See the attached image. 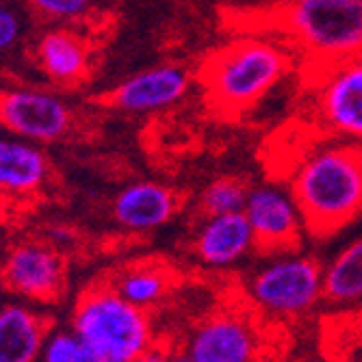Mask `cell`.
<instances>
[{"label": "cell", "mask_w": 362, "mask_h": 362, "mask_svg": "<svg viewBox=\"0 0 362 362\" xmlns=\"http://www.w3.org/2000/svg\"><path fill=\"white\" fill-rule=\"evenodd\" d=\"M223 26L233 35L278 37L300 57L302 72L362 54V0H267V5L228 9Z\"/></svg>", "instance_id": "1"}, {"label": "cell", "mask_w": 362, "mask_h": 362, "mask_svg": "<svg viewBox=\"0 0 362 362\" xmlns=\"http://www.w3.org/2000/svg\"><path fill=\"white\" fill-rule=\"evenodd\" d=\"M300 65L295 50L272 35L237 33L197 65L195 81L206 109L223 122L254 111Z\"/></svg>", "instance_id": "2"}, {"label": "cell", "mask_w": 362, "mask_h": 362, "mask_svg": "<svg viewBox=\"0 0 362 362\" xmlns=\"http://www.w3.org/2000/svg\"><path fill=\"white\" fill-rule=\"evenodd\" d=\"M286 187L306 235L332 239L362 215V144L327 137L295 163Z\"/></svg>", "instance_id": "3"}, {"label": "cell", "mask_w": 362, "mask_h": 362, "mask_svg": "<svg viewBox=\"0 0 362 362\" xmlns=\"http://www.w3.org/2000/svg\"><path fill=\"white\" fill-rule=\"evenodd\" d=\"M72 330L89 362H137L154 343L148 310L126 302L111 284L87 288L72 315Z\"/></svg>", "instance_id": "4"}, {"label": "cell", "mask_w": 362, "mask_h": 362, "mask_svg": "<svg viewBox=\"0 0 362 362\" xmlns=\"http://www.w3.org/2000/svg\"><path fill=\"white\" fill-rule=\"evenodd\" d=\"M247 295L267 315H306L323 300V265L300 252L272 256L247 280Z\"/></svg>", "instance_id": "5"}, {"label": "cell", "mask_w": 362, "mask_h": 362, "mask_svg": "<svg viewBox=\"0 0 362 362\" xmlns=\"http://www.w3.org/2000/svg\"><path fill=\"white\" fill-rule=\"evenodd\" d=\"M306 109L327 137L362 144V54L306 72Z\"/></svg>", "instance_id": "6"}, {"label": "cell", "mask_w": 362, "mask_h": 362, "mask_svg": "<svg viewBox=\"0 0 362 362\" xmlns=\"http://www.w3.org/2000/svg\"><path fill=\"white\" fill-rule=\"evenodd\" d=\"M243 215L250 221L256 254L260 256L300 252L304 239L308 237L302 213L288 187L274 182L252 185Z\"/></svg>", "instance_id": "7"}, {"label": "cell", "mask_w": 362, "mask_h": 362, "mask_svg": "<svg viewBox=\"0 0 362 362\" xmlns=\"http://www.w3.org/2000/svg\"><path fill=\"white\" fill-rule=\"evenodd\" d=\"M72 111L57 93L0 89V128L26 141H57L72 128Z\"/></svg>", "instance_id": "8"}, {"label": "cell", "mask_w": 362, "mask_h": 362, "mask_svg": "<svg viewBox=\"0 0 362 362\" xmlns=\"http://www.w3.org/2000/svg\"><path fill=\"white\" fill-rule=\"evenodd\" d=\"M0 282L28 302H57L65 288V260L52 243L24 241L7 254Z\"/></svg>", "instance_id": "9"}, {"label": "cell", "mask_w": 362, "mask_h": 362, "mask_svg": "<svg viewBox=\"0 0 362 362\" xmlns=\"http://www.w3.org/2000/svg\"><path fill=\"white\" fill-rule=\"evenodd\" d=\"M191 74L178 63H163L119 83L107 98L113 109L144 115L170 109L191 89Z\"/></svg>", "instance_id": "10"}, {"label": "cell", "mask_w": 362, "mask_h": 362, "mask_svg": "<svg viewBox=\"0 0 362 362\" xmlns=\"http://www.w3.org/2000/svg\"><path fill=\"white\" fill-rule=\"evenodd\" d=\"M185 354L191 362H256V330L241 315L217 313L189 334Z\"/></svg>", "instance_id": "11"}, {"label": "cell", "mask_w": 362, "mask_h": 362, "mask_svg": "<svg viewBox=\"0 0 362 362\" xmlns=\"http://www.w3.org/2000/svg\"><path fill=\"white\" fill-rule=\"evenodd\" d=\"M191 252L197 262L209 269H228L256 252L254 233L247 217L241 213L200 217L195 228Z\"/></svg>", "instance_id": "12"}, {"label": "cell", "mask_w": 362, "mask_h": 362, "mask_svg": "<svg viewBox=\"0 0 362 362\" xmlns=\"http://www.w3.org/2000/svg\"><path fill=\"white\" fill-rule=\"evenodd\" d=\"M182 197L176 189L160 182H133L113 200L111 213L117 226L130 233H152L174 219Z\"/></svg>", "instance_id": "13"}, {"label": "cell", "mask_w": 362, "mask_h": 362, "mask_svg": "<svg viewBox=\"0 0 362 362\" xmlns=\"http://www.w3.org/2000/svg\"><path fill=\"white\" fill-rule=\"evenodd\" d=\"M48 319L24 304L0 306V362H37Z\"/></svg>", "instance_id": "14"}, {"label": "cell", "mask_w": 362, "mask_h": 362, "mask_svg": "<svg viewBox=\"0 0 362 362\" xmlns=\"http://www.w3.org/2000/svg\"><path fill=\"white\" fill-rule=\"evenodd\" d=\"M37 63L44 74L59 85H76L89 72V50L74 30H48L37 42Z\"/></svg>", "instance_id": "15"}, {"label": "cell", "mask_w": 362, "mask_h": 362, "mask_svg": "<svg viewBox=\"0 0 362 362\" xmlns=\"http://www.w3.org/2000/svg\"><path fill=\"white\" fill-rule=\"evenodd\" d=\"M48 178V158L20 137H0V193H30Z\"/></svg>", "instance_id": "16"}, {"label": "cell", "mask_w": 362, "mask_h": 362, "mask_svg": "<svg viewBox=\"0 0 362 362\" xmlns=\"http://www.w3.org/2000/svg\"><path fill=\"white\" fill-rule=\"evenodd\" d=\"M323 300L339 306L362 304V235L343 245L323 267Z\"/></svg>", "instance_id": "17"}, {"label": "cell", "mask_w": 362, "mask_h": 362, "mask_svg": "<svg viewBox=\"0 0 362 362\" xmlns=\"http://www.w3.org/2000/svg\"><path fill=\"white\" fill-rule=\"evenodd\" d=\"M111 286L126 302L148 310L165 300V295L170 293V286H172V278L160 267L141 265V267H130L122 272Z\"/></svg>", "instance_id": "18"}, {"label": "cell", "mask_w": 362, "mask_h": 362, "mask_svg": "<svg viewBox=\"0 0 362 362\" xmlns=\"http://www.w3.org/2000/svg\"><path fill=\"white\" fill-rule=\"evenodd\" d=\"M252 189V180L239 174H221L213 178L197 195V215L213 217V215H228L241 213Z\"/></svg>", "instance_id": "19"}, {"label": "cell", "mask_w": 362, "mask_h": 362, "mask_svg": "<svg viewBox=\"0 0 362 362\" xmlns=\"http://www.w3.org/2000/svg\"><path fill=\"white\" fill-rule=\"evenodd\" d=\"M40 362H89L83 341L74 330H57L46 337Z\"/></svg>", "instance_id": "20"}, {"label": "cell", "mask_w": 362, "mask_h": 362, "mask_svg": "<svg viewBox=\"0 0 362 362\" xmlns=\"http://www.w3.org/2000/svg\"><path fill=\"white\" fill-rule=\"evenodd\" d=\"M30 5L44 18L54 20L81 18L89 11V0H30Z\"/></svg>", "instance_id": "21"}, {"label": "cell", "mask_w": 362, "mask_h": 362, "mask_svg": "<svg viewBox=\"0 0 362 362\" xmlns=\"http://www.w3.org/2000/svg\"><path fill=\"white\" fill-rule=\"evenodd\" d=\"M22 35V18L7 5H0V52L16 46Z\"/></svg>", "instance_id": "22"}, {"label": "cell", "mask_w": 362, "mask_h": 362, "mask_svg": "<svg viewBox=\"0 0 362 362\" xmlns=\"http://www.w3.org/2000/svg\"><path fill=\"white\" fill-rule=\"evenodd\" d=\"M170 356H172V351H170L168 347L152 343L150 347H146V349L141 351V356L137 358V362H168Z\"/></svg>", "instance_id": "23"}, {"label": "cell", "mask_w": 362, "mask_h": 362, "mask_svg": "<svg viewBox=\"0 0 362 362\" xmlns=\"http://www.w3.org/2000/svg\"><path fill=\"white\" fill-rule=\"evenodd\" d=\"M168 362H191V358L182 351V354H172Z\"/></svg>", "instance_id": "24"}, {"label": "cell", "mask_w": 362, "mask_h": 362, "mask_svg": "<svg viewBox=\"0 0 362 362\" xmlns=\"http://www.w3.org/2000/svg\"><path fill=\"white\" fill-rule=\"evenodd\" d=\"M233 3H237V0H233Z\"/></svg>", "instance_id": "25"}]
</instances>
